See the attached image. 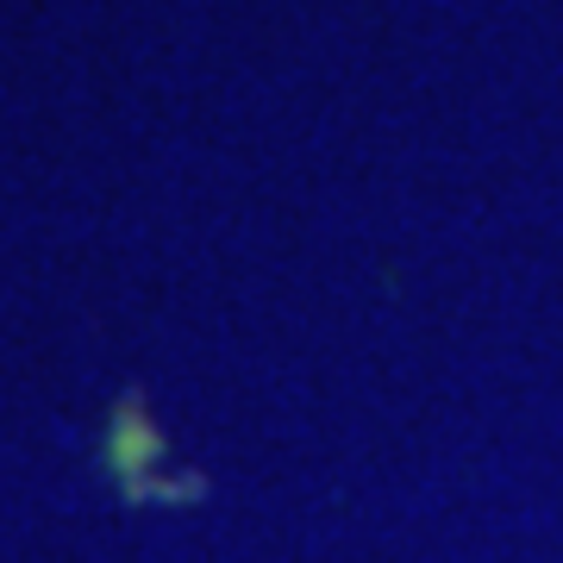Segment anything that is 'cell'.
Returning <instances> with one entry per match:
<instances>
[{"label": "cell", "instance_id": "cell-1", "mask_svg": "<svg viewBox=\"0 0 563 563\" xmlns=\"http://www.w3.org/2000/svg\"><path fill=\"white\" fill-rule=\"evenodd\" d=\"M107 476H113V488H120L125 501H201V476H181V483H163L157 463H163V432L157 420L144 413L139 395H125L120 407H113V420H107Z\"/></svg>", "mask_w": 563, "mask_h": 563}]
</instances>
